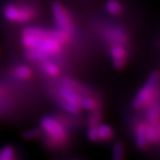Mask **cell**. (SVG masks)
Segmentation results:
<instances>
[{
	"instance_id": "obj_16",
	"label": "cell",
	"mask_w": 160,
	"mask_h": 160,
	"mask_svg": "<svg viewBox=\"0 0 160 160\" xmlns=\"http://www.w3.org/2000/svg\"><path fill=\"white\" fill-rule=\"evenodd\" d=\"M105 8L112 16H120L122 13V6L117 0H108L105 4Z\"/></svg>"
},
{
	"instance_id": "obj_11",
	"label": "cell",
	"mask_w": 160,
	"mask_h": 160,
	"mask_svg": "<svg viewBox=\"0 0 160 160\" xmlns=\"http://www.w3.org/2000/svg\"><path fill=\"white\" fill-rule=\"evenodd\" d=\"M59 95L62 99L72 101V102H75V103H79L80 99L82 98V96H80L75 91L64 85H62V87L59 89Z\"/></svg>"
},
{
	"instance_id": "obj_1",
	"label": "cell",
	"mask_w": 160,
	"mask_h": 160,
	"mask_svg": "<svg viewBox=\"0 0 160 160\" xmlns=\"http://www.w3.org/2000/svg\"><path fill=\"white\" fill-rule=\"evenodd\" d=\"M71 34L63 30H45L27 27L21 33V43L26 49H37L48 57L58 54L63 44L70 41Z\"/></svg>"
},
{
	"instance_id": "obj_3",
	"label": "cell",
	"mask_w": 160,
	"mask_h": 160,
	"mask_svg": "<svg viewBox=\"0 0 160 160\" xmlns=\"http://www.w3.org/2000/svg\"><path fill=\"white\" fill-rule=\"evenodd\" d=\"M42 131L44 132L48 138V144L51 147L58 148L66 144L68 131L65 125L55 117L45 116L41 121Z\"/></svg>"
},
{
	"instance_id": "obj_20",
	"label": "cell",
	"mask_w": 160,
	"mask_h": 160,
	"mask_svg": "<svg viewBox=\"0 0 160 160\" xmlns=\"http://www.w3.org/2000/svg\"><path fill=\"white\" fill-rule=\"evenodd\" d=\"M91 115L89 117V128L90 127H97L100 123L102 113L99 109H96L94 111H91Z\"/></svg>"
},
{
	"instance_id": "obj_15",
	"label": "cell",
	"mask_w": 160,
	"mask_h": 160,
	"mask_svg": "<svg viewBox=\"0 0 160 160\" xmlns=\"http://www.w3.org/2000/svg\"><path fill=\"white\" fill-rule=\"evenodd\" d=\"M14 75L20 80H28L32 77V71L31 68L24 65H19L15 68Z\"/></svg>"
},
{
	"instance_id": "obj_8",
	"label": "cell",
	"mask_w": 160,
	"mask_h": 160,
	"mask_svg": "<svg viewBox=\"0 0 160 160\" xmlns=\"http://www.w3.org/2000/svg\"><path fill=\"white\" fill-rule=\"evenodd\" d=\"M147 127L148 124L144 122H140L135 128V143L140 150H144L148 145L147 138Z\"/></svg>"
},
{
	"instance_id": "obj_23",
	"label": "cell",
	"mask_w": 160,
	"mask_h": 160,
	"mask_svg": "<svg viewBox=\"0 0 160 160\" xmlns=\"http://www.w3.org/2000/svg\"><path fill=\"white\" fill-rule=\"evenodd\" d=\"M157 128H158V131H159V134H160V121H159V122L157 123Z\"/></svg>"
},
{
	"instance_id": "obj_5",
	"label": "cell",
	"mask_w": 160,
	"mask_h": 160,
	"mask_svg": "<svg viewBox=\"0 0 160 160\" xmlns=\"http://www.w3.org/2000/svg\"><path fill=\"white\" fill-rule=\"evenodd\" d=\"M52 14L55 19L57 26L60 30H63L68 34H72V18L67 12L65 7L58 1H55L52 3Z\"/></svg>"
},
{
	"instance_id": "obj_17",
	"label": "cell",
	"mask_w": 160,
	"mask_h": 160,
	"mask_svg": "<svg viewBox=\"0 0 160 160\" xmlns=\"http://www.w3.org/2000/svg\"><path fill=\"white\" fill-rule=\"evenodd\" d=\"M60 106L68 113L71 114H79L81 112V107L79 106L78 103H75V102L72 101H68V100H65V99H61L60 100Z\"/></svg>"
},
{
	"instance_id": "obj_18",
	"label": "cell",
	"mask_w": 160,
	"mask_h": 160,
	"mask_svg": "<svg viewBox=\"0 0 160 160\" xmlns=\"http://www.w3.org/2000/svg\"><path fill=\"white\" fill-rule=\"evenodd\" d=\"M125 150L124 146L121 142H116L112 148V158L114 160H122L124 157Z\"/></svg>"
},
{
	"instance_id": "obj_21",
	"label": "cell",
	"mask_w": 160,
	"mask_h": 160,
	"mask_svg": "<svg viewBox=\"0 0 160 160\" xmlns=\"http://www.w3.org/2000/svg\"><path fill=\"white\" fill-rule=\"evenodd\" d=\"M42 134V131L41 128H32V129H29V130H26L25 132H23L22 137H23V139H25V140L31 141V140H35V139L40 138Z\"/></svg>"
},
{
	"instance_id": "obj_19",
	"label": "cell",
	"mask_w": 160,
	"mask_h": 160,
	"mask_svg": "<svg viewBox=\"0 0 160 160\" xmlns=\"http://www.w3.org/2000/svg\"><path fill=\"white\" fill-rule=\"evenodd\" d=\"M43 71L49 76L56 77L60 74V68L56 64L49 62V61H45L43 64Z\"/></svg>"
},
{
	"instance_id": "obj_13",
	"label": "cell",
	"mask_w": 160,
	"mask_h": 160,
	"mask_svg": "<svg viewBox=\"0 0 160 160\" xmlns=\"http://www.w3.org/2000/svg\"><path fill=\"white\" fill-rule=\"evenodd\" d=\"M78 104L81 107V109L87 111H94L96 109H98V102L92 96H83Z\"/></svg>"
},
{
	"instance_id": "obj_10",
	"label": "cell",
	"mask_w": 160,
	"mask_h": 160,
	"mask_svg": "<svg viewBox=\"0 0 160 160\" xmlns=\"http://www.w3.org/2000/svg\"><path fill=\"white\" fill-rule=\"evenodd\" d=\"M97 132L98 142H107L112 139L114 131L110 125L106 123H99L97 125Z\"/></svg>"
},
{
	"instance_id": "obj_7",
	"label": "cell",
	"mask_w": 160,
	"mask_h": 160,
	"mask_svg": "<svg viewBox=\"0 0 160 160\" xmlns=\"http://www.w3.org/2000/svg\"><path fill=\"white\" fill-rule=\"evenodd\" d=\"M104 38L110 43H119L125 45L128 42V33L120 27H110L105 30Z\"/></svg>"
},
{
	"instance_id": "obj_9",
	"label": "cell",
	"mask_w": 160,
	"mask_h": 160,
	"mask_svg": "<svg viewBox=\"0 0 160 160\" xmlns=\"http://www.w3.org/2000/svg\"><path fill=\"white\" fill-rule=\"evenodd\" d=\"M146 108V120L148 123L157 124L160 121V101L157 99Z\"/></svg>"
},
{
	"instance_id": "obj_4",
	"label": "cell",
	"mask_w": 160,
	"mask_h": 160,
	"mask_svg": "<svg viewBox=\"0 0 160 160\" xmlns=\"http://www.w3.org/2000/svg\"><path fill=\"white\" fill-rule=\"evenodd\" d=\"M4 18L14 23H25L36 16L35 10L21 4H9L3 9Z\"/></svg>"
},
{
	"instance_id": "obj_14",
	"label": "cell",
	"mask_w": 160,
	"mask_h": 160,
	"mask_svg": "<svg viewBox=\"0 0 160 160\" xmlns=\"http://www.w3.org/2000/svg\"><path fill=\"white\" fill-rule=\"evenodd\" d=\"M17 158V151L13 146L6 145L0 148V160H15Z\"/></svg>"
},
{
	"instance_id": "obj_12",
	"label": "cell",
	"mask_w": 160,
	"mask_h": 160,
	"mask_svg": "<svg viewBox=\"0 0 160 160\" xmlns=\"http://www.w3.org/2000/svg\"><path fill=\"white\" fill-rule=\"evenodd\" d=\"M147 138L148 144H157L160 143V134L158 131L157 124L155 123H147Z\"/></svg>"
},
{
	"instance_id": "obj_6",
	"label": "cell",
	"mask_w": 160,
	"mask_h": 160,
	"mask_svg": "<svg viewBox=\"0 0 160 160\" xmlns=\"http://www.w3.org/2000/svg\"><path fill=\"white\" fill-rule=\"evenodd\" d=\"M109 52L114 68H116L117 70L122 68L125 66V64H127L128 59V51L125 49L124 45L119 43L111 44Z\"/></svg>"
},
{
	"instance_id": "obj_2",
	"label": "cell",
	"mask_w": 160,
	"mask_h": 160,
	"mask_svg": "<svg viewBox=\"0 0 160 160\" xmlns=\"http://www.w3.org/2000/svg\"><path fill=\"white\" fill-rule=\"evenodd\" d=\"M160 72L158 71L152 72L148 75L143 87L138 91L133 98L132 104L136 109H142L148 106L160 97Z\"/></svg>"
},
{
	"instance_id": "obj_22",
	"label": "cell",
	"mask_w": 160,
	"mask_h": 160,
	"mask_svg": "<svg viewBox=\"0 0 160 160\" xmlns=\"http://www.w3.org/2000/svg\"><path fill=\"white\" fill-rule=\"evenodd\" d=\"M87 137L90 141L92 142H98V132H97V127H90L87 131Z\"/></svg>"
}]
</instances>
